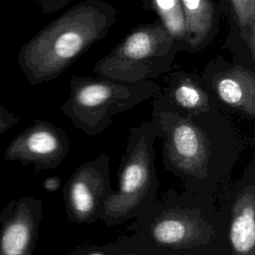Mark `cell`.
<instances>
[{
	"instance_id": "cell-14",
	"label": "cell",
	"mask_w": 255,
	"mask_h": 255,
	"mask_svg": "<svg viewBox=\"0 0 255 255\" xmlns=\"http://www.w3.org/2000/svg\"><path fill=\"white\" fill-rule=\"evenodd\" d=\"M255 193L247 186L238 194L232 210L229 238L233 249L240 255H251L255 244Z\"/></svg>"
},
{
	"instance_id": "cell-15",
	"label": "cell",
	"mask_w": 255,
	"mask_h": 255,
	"mask_svg": "<svg viewBox=\"0 0 255 255\" xmlns=\"http://www.w3.org/2000/svg\"><path fill=\"white\" fill-rule=\"evenodd\" d=\"M142 6L157 16L174 40L178 52H185V25L180 0H142Z\"/></svg>"
},
{
	"instance_id": "cell-19",
	"label": "cell",
	"mask_w": 255,
	"mask_h": 255,
	"mask_svg": "<svg viewBox=\"0 0 255 255\" xmlns=\"http://www.w3.org/2000/svg\"><path fill=\"white\" fill-rule=\"evenodd\" d=\"M89 255H103V254L101 252H93V253H91Z\"/></svg>"
},
{
	"instance_id": "cell-7",
	"label": "cell",
	"mask_w": 255,
	"mask_h": 255,
	"mask_svg": "<svg viewBox=\"0 0 255 255\" xmlns=\"http://www.w3.org/2000/svg\"><path fill=\"white\" fill-rule=\"evenodd\" d=\"M200 76L217 103L255 118V74L249 67L218 55L206 63Z\"/></svg>"
},
{
	"instance_id": "cell-9",
	"label": "cell",
	"mask_w": 255,
	"mask_h": 255,
	"mask_svg": "<svg viewBox=\"0 0 255 255\" xmlns=\"http://www.w3.org/2000/svg\"><path fill=\"white\" fill-rule=\"evenodd\" d=\"M161 94L178 109L198 114L218 108V103L209 92L200 75L184 70L168 72L164 76Z\"/></svg>"
},
{
	"instance_id": "cell-11",
	"label": "cell",
	"mask_w": 255,
	"mask_h": 255,
	"mask_svg": "<svg viewBox=\"0 0 255 255\" xmlns=\"http://www.w3.org/2000/svg\"><path fill=\"white\" fill-rule=\"evenodd\" d=\"M107 163L105 155L81 166L71 177L67 199L73 214L85 219L97 207L104 187V170Z\"/></svg>"
},
{
	"instance_id": "cell-17",
	"label": "cell",
	"mask_w": 255,
	"mask_h": 255,
	"mask_svg": "<svg viewBox=\"0 0 255 255\" xmlns=\"http://www.w3.org/2000/svg\"><path fill=\"white\" fill-rule=\"evenodd\" d=\"M20 118L0 104V136L19 122Z\"/></svg>"
},
{
	"instance_id": "cell-1",
	"label": "cell",
	"mask_w": 255,
	"mask_h": 255,
	"mask_svg": "<svg viewBox=\"0 0 255 255\" xmlns=\"http://www.w3.org/2000/svg\"><path fill=\"white\" fill-rule=\"evenodd\" d=\"M151 100L150 123L156 138L162 140L163 157L171 169L203 179L218 155L239 147L235 126L219 108L190 114L175 107L161 92Z\"/></svg>"
},
{
	"instance_id": "cell-20",
	"label": "cell",
	"mask_w": 255,
	"mask_h": 255,
	"mask_svg": "<svg viewBox=\"0 0 255 255\" xmlns=\"http://www.w3.org/2000/svg\"><path fill=\"white\" fill-rule=\"evenodd\" d=\"M120 1H124L125 2V1H128V0H120Z\"/></svg>"
},
{
	"instance_id": "cell-13",
	"label": "cell",
	"mask_w": 255,
	"mask_h": 255,
	"mask_svg": "<svg viewBox=\"0 0 255 255\" xmlns=\"http://www.w3.org/2000/svg\"><path fill=\"white\" fill-rule=\"evenodd\" d=\"M210 231L208 224L198 216L172 210L161 214L156 220L152 235L160 244L186 247L206 239Z\"/></svg>"
},
{
	"instance_id": "cell-16",
	"label": "cell",
	"mask_w": 255,
	"mask_h": 255,
	"mask_svg": "<svg viewBox=\"0 0 255 255\" xmlns=\"http://www.w3.org/2000/svg\"><path fill=\"white\" fill-rule=\"evenodd\" d=\"M44 14H53L59 12L74 0H33Z\"/></svg>"
},
{
	"instance_id": "cell-6",
	"label": "cell",
	"mask_w": 255,
	"mask_h": 255,
	"mask_svg": "<svg viewBox=\"0 0 255 255\" xmlns=\"http://www.w3.org/2000/svg\"><path fill=\"white\" fill-rule=\"evenodd\" d=\"M69 148L64 129L51 122L35 119L9 143L4 159L22 165L32 163L38 172L56 168L66 158Z\"/></svg>"
},
{
	"instance_id": "cell-18",
	"label": "cell",
	"mask_w": 255,
	"mask_h": 255,
	"mask_svg": "<svg viewBox=\"0 0 255 255\" xmlns=\"http://www.w3.org/2000/svg\"><path fill=\"white\" fill-rule=\"evenodd\" d=\"M61 184V180L56 177V176H53V177H49L47 178L44 183H43V186L45 187V189L49 190V191H53V190H56L59 188Z\"/></svg>"
},
{
	"instance_id": "cell-2",
	"label": "cell",
	"mask_w": 255,
	"mask_h": 255,
	"mask_svg": "<svg viewBox=\"0 0 255 255\" xmlns=\"http://www.w3.org/2000/svg\"><path fill=\"white\" fill-rule=\"evenodd\" d=\"M117 19L105 0H84L55 18L18 53V64L33 86L61 76L91 46L104 39Z\"/></svg>"
},
{
	"instance_id": "cell-10",
	"label": "cell",
	"mask_w": 255,
	"mask_h": 255,
	"mask_svg": "<svg viewBox=\"0 0 255 255\" xmlns=\"http://www.w3.org/2000/svg\"><path fill=\"white\" fill-rule=\"evenodd\" d=\"M185 25V52L198 53L217 37L221 11L214 0H180Z\"/></svg>"
},
{
	"instance_id": "cell-8",
	"label": "cell",
	"mask_w": 255,
	"mask_h": 255,
	"mask_svg": "<svg viewBox=\"0 0 255 255\" xmlns=\"http://www.w3.org/2000/svg\"><path fill=\"white\" fill-rule=\"evenodd\" d=\"M40 217V201L12 199L0 213V255H32Z\"/></svg>"
},
{
	"instance_id": "cell-5",
	"label": "cell",
	"mask_w": 255,
	"mask_h": 255,
	"mask_svg": "<svg viewBox=\"0 0 255 255\" xmlns=\"http://www.w3.org/2000/svg\"><path fill=\"white\" fill-rule=\"evenodd\" d=\"M156 139L150 121L132 127L128 137L119 178L118 192L105 201V214L124 216L144 197L151 184L153 169V142Z\"/></svg>"
},
{
	"instance_id": "cell-3",
	"label": "cell",
	"mask_w": 255,
	"mask_h": 255,
	"mask_svg": "<svg viewBox=\"0 0 255 255\" xmlns=\"http://www.w3.org/2000/svg\"><path fill=\"white\" fill-rule=\"evenodd\" d=\"M69 96L61 107L72 125L89 136L102 133L118 114L156 96L161 86L153 81L125 82L105 76L73 75Z\"/></svg>"
},
{
	"instance_id": "cell-12",
	"label": "cell",
	"mask_w": 255,
	"mask_h": 255,
	"mask_svg": "<svg viewBox=\"0 0 255 255\" xmlns=\"http://www.w3.org/2000/svg\"><path fill=\"white\" fill-rule=\"evenodd\" d=\"M229 28L225 48L239 50L255 62V0H218Z\"/></svg>"
},
{
	"instance_id": "cell-4",
	"label": "cell",
	"mask_w": 255,
	"mask_h": 255,
	"mask_svg": "<svg viewBox=\"0 0 255 255\" xmlns=\"http://www.w3.org/2000/svg\"><path fill=\"white\" fill-rule=\"evenodd\" d=\"M178 53L174 40L156 20L133 28L96 63L93 71L125 82L152 81L171 71Z\"/></svg>"
}]
</instances>
